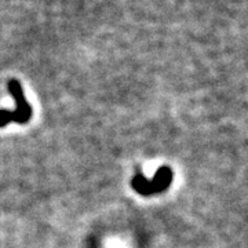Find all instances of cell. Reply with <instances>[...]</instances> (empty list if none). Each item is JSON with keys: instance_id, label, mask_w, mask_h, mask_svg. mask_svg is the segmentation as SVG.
Returning a JSON list of instances; mask_svg holds the SVG:
<instances>
[{"instance_id": "obj_1", "label": "cell", "mask_w": 248, "mask_h": 248, "mask_svg": "<svg viewBox=\"0 0 248 248\" xmlns=\"http://www.w3.org/2000/svg\"><path fill=\"white\" fill-rule=\"evenodd\" d=\"M9 89L10 93L13 94V97L16 99L17 108L14 112L0 110V127H4L11 122L18 124H25L31 120V116H32V108L24 97V91H22L19 81L18 80H10Z\"/></svg>"}]
</instances>
